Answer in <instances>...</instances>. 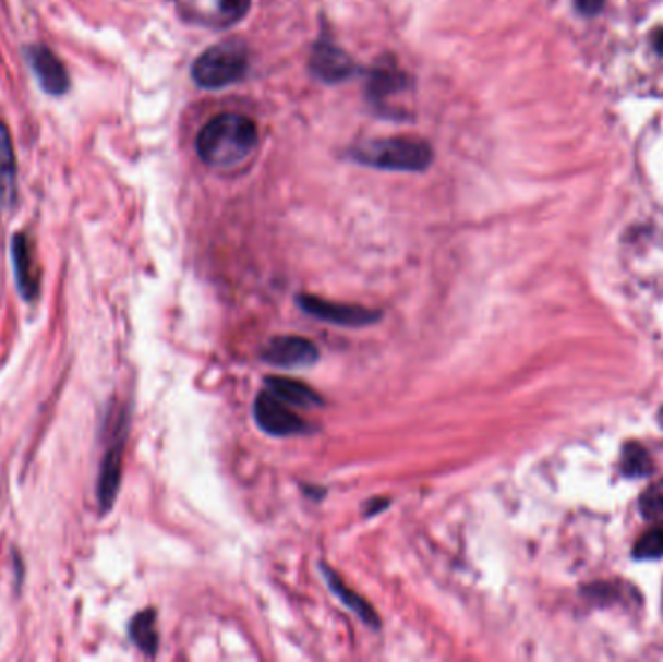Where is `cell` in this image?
I'll list each match as a JSON object with an SVG mask.
<instances>
[{
	"mask_svg": "<svg viewBox=\"0 0 663 662\" xmlns=\"http://www.w3.org/2000/svg\"><path fill=\"white\" fill-rule=\"evenodd\" d=\"M366 507H369V509H366V515L371 517V515H375V513L386 509V507H388V502H386V499H375L373 504H369Z\"/></svg>",
	"mask_w": 663,
	"mask_h": 662,
	"instance_id": "44dd1931",
	"label": "cell"
},
{
	"mask_svg": "<svg viewBox=\"0 0 663 662\" xmlns=\"http://www.w3.org/2000/svg\"><path fill=\"white\" fill-rule=\"evenodd\" d=\"M576 9L580 10L586 16L598 14L603 7V0H575Z\"/></svg>",
	"mask_w": 663,
	"mask_h": 662,
	"instance_id": "ffe728a7",
	"label": "cell"
},
{
	"mask_svg": "<svg viewBox=\"0 0 663 662\" xmlns=\"http://www.w3.org/2000/svg\"><path fill=\"white\" fill-rule=\"evenodd\" d=\"M131 637L142 653L149 654V657L157 653L159 636H157L156 612L154 610H144V612L134 616L131 622Z\"/></svg>",
	"mask_w": 663,
	"mask_h": 662,
	"instance_id": "2e32d148",
	"label": "cell"
},
{
	"mask_svg": "<svg viewBox=\"0 0 663 662\" xmlns=\"http://www.w3.org/2000/svg\"><path fill=\"white\" fill-rule=\"evenodd\" d=\"M27 61H29V67H32L39 86L47 94L62 96L70 88L69 72L64 69L61 59L52 53L49 47L32 45L27 49Z\"/></svg>",
	"mask_w": 663,
	"mask_h": 662,
	"instance_id": "ba28073f",
	"label": "cell"
},
{
	"mask_svg": "<svg viewBox=\"0 0 663 662\" xmlns=\"http://www.w3.org/2000/svg\"><path fill=\"white\" fill-rule=\"evenodd\" d=\"M266 389L270 390L272 395L281 398L289 407L306 410V408L323 407L324 405L323 397L303 381L268 377Z\"/></svg>",
	"mask_w": 663,
	"mask_h": 662,
	"instance_id": "4fadbf2b",
	"label": "cell"
},
{
	"mask_svg": "<svg viewBox=\"0 0 663 662\" xmlns=\"http://www.w3.org/2000/svg\"><path fill=\"white\" fill-rule=\"evenodd\" d=\"M254 420L262 432L274 437H291L314 432L313 425L299 418L289 405L272 395L268 389L261 393L254 402Z\"/></svg>",
	"mask_w": 663,
	"mask_h": 662,
	"instance_id": "277c9868",
	"label": "cell"
},
{
	"mask_svg": "<svg viewBox=\"0 0 663 662\" xmlns=\"http://www.w3.org/2000/svg\"><path fill=\"white\" fill-rule=\"evenodd\" d=\"M12 258L20 292L26 300H34L39 292V278L35 273L34 256L24 233H17L16 238L12 239Z\"/></svg>",
	"mask_w": 663,
	"mask_h": 662,
	"instance_id": "7c38bea8",
	"label": "cell"
},
{
	"mask_svg": "<svg viewBox=\"0 0 663 662\" xmlns=\"http://www.w3.org/2000/svg\"><path fill=\"white\" fill-rule=\"evenodd\" d=\"M309 69L314 79L326 84H340L355 74V62L328 37H321L313 47Z\"/></svg>",
	"mask_w": 663,
	"mask_h": 662,
	"instance_id": "8992f818",
	"label": "cell"
},
{
	"mask_svg": "<svg viewBox=\"0 0 663 662\" xmlns=\"http://www.w3.org/2000/svg\"><path fill=\"white\" fill-rule=\"evenodd\" d=\"M640 511L646 519L663 517V480L655 482L640 497Z\"/></svg>",
	"mask_w": 663,
	"mask_h": 662,
	"instance_id": "d6986e66",
	"label": "cell"
},
{
	"mask_svg": "<svg viewBox=\"0 0 663 662\" xmlns=\"http://www.w3.org/2000/svg\"><path fill=\"white\" fill-rule=\"evenodd\" d=\"M251 2L253 0H191V12L202 26L226 29L246 16Z\"/></svg>",
	"mask_w": 663,
	"mask_h": 662,
	"instance_id": "9c48e42d",
	"label": "cell"
},
{
	"mask_svg": "<svg viewBox=\"0 0 663 662\" xmlns=\"http://www.w3.org/2000/svg\"><path fill=\"white\" fill-rule=\"evenodd\" d=\"M620 468L627 477H646L652 472V459L638 443H628L623 450Z\"/></svg>",
	"mask_w": 663,
	"mask_h": 662,
	"instance_id": "e0dca14e",
	"label": "cell"
},
{
	"mask_svg": "<svg viewBox=\"0 0 663 662\" xmlns=\"http://www.w3.org/2000/svg\"><path fill=\"white\" fill-rule=\"evenodd\" d=\"M122 449H124V437L117 442L105 453L101 470H99V482H97V499L101 511H109L117 499V492L121 486L122 474Z\"/></svg>",
	"mask_w": 663,
	"mask_h": 662,
	"instance_id": "30bf717a",
	"label": "cell"
},
{
	"mask_svg": "<svg viewBox=\"0 0 663 662\" xmlns=\"http://www.w3.org/2000/svg\"><path fill=\"white\" fill-rule=\"evenodd\" d=\"M408 84V76L396 64H378L366 80V98L376 109H384V101L403 92Z\"/></svg>",
	"mask_w": 663,
	"mask_h": 662,
	"instance_id": "8fae6325",
	"label": "cell"
},
{
	"mask_svg": "<svg viewBox=\"0 0 663 662\" xmlns=\"http://www.w3.org/2000/svg\"><path fill=\"white\" fill-rule=\"evenodd\" d=\"M249 71V49L241 39L214 45L192 64V80L206 89L226 88Z\"/></svg>",
	"mask_w": 663,
	"mask_h": 662,
	"instance_id": "3957f363",
	"label": "cell"
},
{
	"mask_svg": "<svg viewBox=\"0 0 663 662\" xmlns=\"http://www.w3.org/2000/svg\"><path fill=\"white\" fill-rule=\"evenodd\" d=\"M433 148L427 141L415 136H388L363 142L349 151V159L361 166L388 171H425L433 164Z\"/></svg>",
	"mask_w": 663,
	"mask_h": 662,
	"instance_id": "7a4b0ae2",
	"label": "cell"
},
{
	"mask_svg": "<svg viewBox=\"0 0 663 662\" xmlns=\"http://www.w3.org/2000/svg\"><path fill=\"white\" fill-rule=\"evenodd\" d=\"M324 577H326V581L330 585L332 592L340 599L346 606H348L355 616H358L361 622H365L366 626L381 627V619L376 616L375 609L369 604V602L363 599V597H359L358 592L351 591L348 585L341 581L338 575L332 571L330 567H326L323 565Z\"/></svg>",
	"mask_w": 663,
	"mask_h": 662,
	"instance_id": "9a60e30c",
	"label": "cell"
},
{
	"mask_svg": "<svg viewBox=\"0 0 663 662\" xmlns=\"http://www.w3.org/2000/svg\"><path fill=\"white\" fill-rule=\"evenodd\" d=\"M635 557L637 559H658L663 557V527L646 532L642 539L638 540L635 546Z\"/></svg>",
	"mask_w": 663,
	"mask_h": 662,
	"instance_id": "ac0fdd59",
	"label": "cell"
},
{
	"mask_svg": "<svg viewBox=\"0 0 663 662\" xmlns=\"http://www.w3.org/2000/svg\"><path fill=\"white\" fill-rule=\"evenodd\" d=\"M262 360L276 368H309L318 362V348L303 336H276L262 350Z\"/></svg>",
	"mask_w": 663,
	"mask_h": 662,
	"instance_id": "52a82bcc",
	"label": "cell"
},
{
	"mask_svg": "<svg viewBox=\"0 0 663 662\" xmlns=\"http://www.w3.org/2000/svg\"><path fill=\"white\" fill-rule=\"evenodd\" d=\"M16 198V156L9 129L0 121V203L12 208Z\"/></svg>",
	"mask_w": 663,
	"mask_h": 662,
	"instance_id": "5bb4252c",
	"label": "cell"
},
{
	"mask_svg": "<svg viewBox=\"0 0 663 662\" xmlns=\"http://www.w3.org/2000/svg\"><path fill=\"white\" fill-rule=\"evenodd\" d=\"M660 424L663 425V408L660 410Z\"/></svg>",
	"mask_w": 663,
	"mask_h": 662,
	"instance_id": "603a6c76",
	"label": "cell"
},
{
	"mask_svg": "<svg viewBox=\"0 0 663 662\" xmlns=\"http://www.w3.org/2000/svg\"><path fill=\"white\" fill-rule=\"evenodd\" d=\"M654 47H655V51H658V53L662 55V57H663V29H660V32H658V34H655Z\"/></svg>",
	"mask_w": 663,
	"mask_h": 662,
	"instance_id": "7402d4cb",
	"label": "cell"
},
{
	"mask_svg": "<svg viewBox=\"0 0 663 662\" xmlns=\"http://www.w3.org/2000/svg\"><path fill=\"white\" fill-rule=\"evenodd\" d=\"M297 303L309 315L332 323V325H338V327H369V325L378 323V318H381L378 311L366 310V308L351 305V303L323 300V298L306 296V293L299 296Z\"/></svg>",
	"mask_w": 663,
	"mask_h": 662,
	"instance_id": "5b68a950",
	"label": "cell"
},
{
	"mask_svg": "<svg viewBox=\"0 0 663 662\" xmlns=\"http://www.w3.org/2000/svg\"><path fill=\"white\" fill-rule=\"evenodd\" d=\"M258 144V129L253 119L239 113H221L204 124L196 152L212 168H229L249 158Z\"/></svg>",
	"mask_w": 663,
	"mask_h": 662,
	"instance_id": "6da1fadb",
	"label": "cell"
}]
</instances>
